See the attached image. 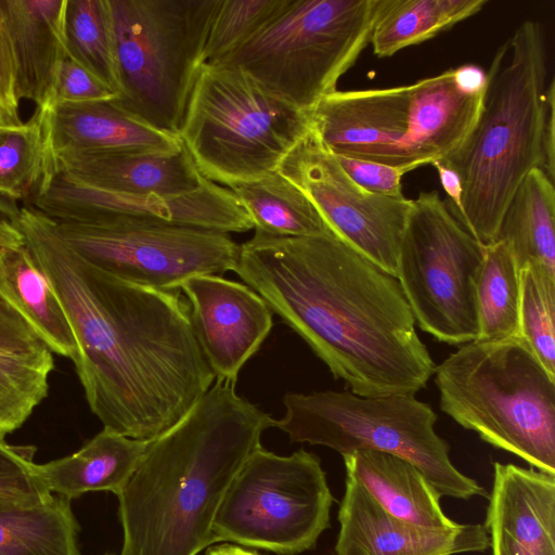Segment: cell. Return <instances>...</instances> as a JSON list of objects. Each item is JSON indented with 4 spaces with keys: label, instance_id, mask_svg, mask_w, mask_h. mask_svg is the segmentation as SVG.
<instances>
[{
    "label": "cell",
    "instance_id": "43",
    "mask_svg": "<svg viewBox=\"0 0 555 555\" xmlns=\"http://www.w3.org/2000/svg\"><path fill=\"white\" fill-rule=\"evenodd\" d=\"M454 76L462 90L470 94H483L487 85V72L480 66L465 64L454 68Z\"/></svg>",
    "mask_w": 555,
    "mask_h": 555
},
{
    "label": "cell",
    "instance_id": "1",
    "mask_svg": "<svg viewBox=\"0 0 555 555\" xmlns=\"http://www.w3.org/2000/svg\"><path fill=\"white\" fill-rule=\"evenodd\" d=\"M14 223L72 326L73 361L103 428L151 441L180 421L214 384L180 289L126 282L93 266L56 222L27 204Z\"/></svg>",
    "mask_w": 555,
    "mask_h": 555
},
{
    "label": "cell",
    "instance_id": "34",
    "mask_svg": "<svg viewBox=\"0 0 555 555\" xmlns=\"http://www.w3.org/2000/svg\"><path fill=\"white\" fill-rule=\"evenodd\" d=\"M287 0H221L204 49L205 63H216L256 35Z\"/></svg>",
    "mask_w": 555,
    "mask_h": 555
},
{
    "label": "cell",
    "instance_id": "5",
    "mask_svg": "<svg viewBox=\"0 0 555 555\" xmlns=\"http://www.w3.org/2000/svg\"><path fill=\"white\" fill-rule=\"evenodd\" d=\"M482 96L462 90L449 68L406 86L336 90L309 115L312 130L333 155L423 167L464 141Z\"/></svg>",
    "mask_w": 555,
    "mask_h": 555
},
{
    "label": "cell",
    "instance_id": "3",
    "mask_svg": "<svg viewBox=\"0 0 555 555\" xmlns=\"http://www.w3.org/2000/svg\"><path fill=\"white\" fill-rule=\"evenodd\" d=\"M275 421L215 379L193 408L151 440L117 495L119 555H197L215 543L221 502Z\"/></svg>",
    "mask_w": 555,
    "mask_h": 555
},
{
    "label": "cell",
    "instance_id": "19",
    "mask_svg": "<svg viewBox=\"0 0 555 555\" xmlns=\"http://www.w3.org/2000/svg\"><path fill=\"white\" fill-rule=\"evenodd\" d=\"M38 112L50 158L72 153H173L182 149L178 134L144 122L113 100L63 102Z\"/></svg>",
    "mask_w": 555,
    "mask_h": 555
},
{
    "label": "cell",
    "instance_id": "26",
    "mask_svg": "<svg viewBox=\"0 0 555 555\" xmlns=\"http://www.w3.org/2000/svg\"><path fill=\"white\" fill-rule=\"evenodd\" d=\"M230 190L255 231L286 237L333 234L308 196L279 171Z\"/></svg>",
    "mask_w": 555,
    "mask_h": 555
},
{
    "label": "cell",
    "instance_id": "25",
    "mask_svg": "<svg viewBox=\"0 0 555 555\" xmlns=\"http://www.w3.org/2000/svg\"><path fill=\"white\" fill-rule=\"evenodd\" d=\"M494 241L504 242L519 268L555 278V186L541 168L531 170L514 193Z\"/></svg>",
    "mask_w": 555,
    "mask_h": 555
},
{
    "label": "cell",
    "instance_id": "27",
    "mask_svg": "<svg viewBox=\"0 0 555 555\" xmlns=\"http://www.w3.org/2000/svg\"><path fill=\"white\" fill-rule=\"evenodd\" d=\"M70 501L0 511V555H81Z\"/></svg>",
    "mask_w": 555,
    "mask_h": 555
},
{
    "label": "cell",
    "instance_id": "22",
    "mask_svg": "<svg viewBox=\"0 0 555 555\" xmlns=\"http://www.w3.org/2000/svg\"><path fill=\"white\" fill-rule=\"evenodd\" d=\"M343 459L346 476L360 483L393 517L429 529H448L459 524L444 514L442 495L411 462L366 449L352 451Z\"/></svg>",
    "mask_w": 555,
    "mask_h": 555
},
{
    "label": "cell",
    "instance_id": "23",
    "mask_svg": "<svg viewBox=\"0 0 555 555\" xmlns=\"http://www.w3.org/2000/svg\"><path fill=\"white\" fill-rule=\"evenodd\" d=\"M150 441L129 438L103 428L78 451L43 464L35 472L47 489L76 499L91 491L116 496L139 465Z\"/></svg>",
    "mask_w": 555,
    "mask_h": 555
},
{
    "label": "cell",
    "instance_id": "42",
    "mask_svg": "<svg viewBox=\"0 0 555 555\" xmlns=\"http://www.w3.org/2000/svg\"><path fill=\"white\" fill-rule=\"evenodd\" d=\"M17 209L14 201L0 197V249L25 245L24 236L13 221Z\"/></svg>",
    "mask_w": 555,
    "mask_h": 555
},
{
    "label": "cell",
    "instance_id": "40",
    "mask_svg": "<svg viewBox=\"0 0 555 555\" xmlns=\"http://www.w3.org/2000/svg\"><path fill=\"white\" fill-rule=\"evenodd\" d=\"M546 177L555 179V81L551 79L545 90V115L542 134V167Z\"/></svg>",
    "mask_w": 555,
    "mask_h": 555
},
{
    "label": "cell",
    "instance_id": "36",
    "mask_svg": "<svg viewBox=\"0 0 555 555\" xmlns=\"http://www.w3.org/2000/svg\"><path fill=\"white\" fill-rule=\"evenodd\" d=\"M345 172L362 189L383 196L403 197L402 178L418 165L392 166L372 160L334 155Z\"/></svg>",
    "mask_w": 555,
    "mask_h": 555
},
{
    "label": "cell",
    "instance_id": "35",
    "mask_svg": "<svg viewBox=\"0 0 555 555\" xmlns=\"http://www.w3.org/2000/svg\"><path fill=\"white\" fill-rule=\"evenodd\" d=\"M36 447L0 440V511L47 503L52 494L35 472Z\"/></svg>",
    "mask_w": 555,
    "mask_h": 555
},
{
    "label": "cell",
    "instance_id": "28",
    "mask_svg": "<svg viewBox=\"0 0 555 555\" xmlns=\"http://www.w3.org/2000/svg\"><path fill=\"white\" fill-rule=\"evenodd\" d=\"M486 4V0H388L372 34L373 52L391 56L473 16Z\"/></svg>",
    "mask_w": 555,
    "mask_h": 555
},
{
    "label": "cell",
    "instance_id": "15",
    "mask_svg": "<svg viewBox=\"0 0 555 555\" xmlns=\"http://www.w3.org/2000/svg\"><path fill=\"white\" fill-rule=\"evenodd\" d=\"M30 199L33 207L57 222L130 219L228 234L254 229L234 193L205 178L196 190L183 194H120L88 186L49 169Z\"/></svg>",
    "mask_w": 555,
    "mask_h": 555
},
{
    "label": "cell",
    "instance_id": "14",
    "mask_svg": "<svg viewBox=\"0 0 555 555\" xmlns=\"http://www.w3.org/2000/svg\"><path fill=\"white\" fill-rule=\"evenodd\" d=\"M276 171L308 196L335 236L396 276L413 199L377 195L362 189L312 128Z\"/></svg>",
    "mask_w": 555,
    "mask_h": 555
},
{
    "label": "cell",
    "instance_id": "41",
    "mask_svg": "<svg viewBox=\"0 0 555 555\" xmlns=\"http://www.w3.org/2000/svg\"><path fill=\"white\" fill-rule=\"evenodd\" d=\"M431 166H434L437 170L440 183L448 195V198L451 201V205L448 206L451 215L456 219V221L463 227L464 224V209H463V188L461 183V179L457 173L443 164L441 160H435Z\"/></svg>",
    "mask_w": 555,
    "mask_h": 555
},
{
    "label": "cell",
    "instance_id": "9",
    "mask_svg": "<svg viewBox=\"0 0 555 555\" xmlns=\"http://www.w3.org/2000/svg\"><path fill=\"white\" fill-rule=\"evenodd\" d=\"M108 3L119 80L114 103L159 130L178 134L221 0Z\"/></svg>",
    "mask_w": 555,
    "mask_h": 555
},
{
    "label": "cell",
    "instance_id": "10",
    "mask_svg": "<svg viewBox=\"0 0 555 555\" xmlns=\"http://www.w3.org/2000/svg\"><path fill=\"white\" fill-rule=\"evenodd\" d=\"M285 414L275 427L293 442L335 450L341 456L366 449L402 457L415 465L441 495L468 500L486 490L461 473L450 447L435 430L437 414L411 395L362 397L351 391L287 393Z\"/></svg>",
    "mask_w": 555,
    "mask_h": 555
},
{
    "label": "cell",
    "instance_id": "31",
    "mask_svg": "<svg viewBox=\"0 0 555 555\" xmlns=\"http://www.w3.org/2000/svg\"><path fill=\"white\" fill-rule=\"evenodd\" d=\"M52 351L0 353V440L24 425L48 396Z\"/></svg>",
    "mask_w": 555,
    "mask_h": 555
},
{
    "label": "cell",
    "instance_id": "21",
    "mask_svg": "<svg viewBox=\"0 0 555 555\" xmlns=\"http://www.w3.org/2000/svg\"><path fill=\"white\" fill-rule=\"evenodd\" d=\"M66 0H0L17 72L20 100L43 111L51 104L59 72L66 59Z\"/></svg>",
    "mask_w": 555,
    "mask_h": 555
},
{
    "label": "cell",
    "instance_id": "37",
    "mask_svg": "<svg viewBox=\"0 0 555 555\" xmlns=\"http://www.w3.org/2000/svg\"><path fill=\"white\" fill-rule=\"evenodd\" d=\"M116 99V94L78 63L66 56L63 61L51 105L63 102H91Z\"/></svg>",
    "mask_w": 555,
    "mask_h": 555
},
{
    "label": "cell",
    "instance_id": "6",
    "mask_svg": "<svg viewBox=\"0 0 555 555\" xmlns=\"http://www.w3.org/2000/svg\"><path fill=\"white\" fill-rule=\"evenodd\" d=\"M434 377L459 425L555 475V377L519 336L461 345Z\"/></svg>",
    "mask_w": 555,
    "mask_h": 555
},
{
    "label": "cell",
    "instance_id": "39",
    "mask_svg": "<svg viewBox=\"0 0 555 555\" xmlns=\"http://www.w3.org/2000/svg\"><path fill=\"white\" fill-rule=\"evenodd\" d=\"M30 326L0 298V353L46 348Z\"/></svg>",
    "mask_w": 555,
    "mask_h": 555
},
{
    "label": "cell",
    "instance_id": "44",
    "mask_svg": "<svg viewBox=\"0 0 555 555\" xmlns=\"http://www.w3.org/2000/svg\"><path fill=\"white\" fill-rule=\"evenodd\" d=\"M205 555H258V554L247 551L240 546L222 544L220 546L209 547L206 551Z\"/></svg>",
    "mask_w": 555,
    "mask_h": 555
},
{
    "label": "cell",
    "instance_id": "2",
    "mask_svg": "<svg viewBox=\"0 0 555 555\" xmlns=\"http://www.w3.org/2000/svg\"><path fill=\"white\" fill-rule=\"evenodd\" d=\"M234 272L352 393L414 396L434 376L398 279L334 234L255 231Z\"/></svg>",
    "mask_w": 555,
    "mask_h": 555
},
{
    "label": "cell",
    "instance_id": "4",
    "mask_svg": "<svg viewBox=\"0 0 555 555\" xmlns=\"http://www.w3.org/2000/svg\"><path fill=\"white\" fill-rule=\"evenodd\" d=\"M546 48L535 21L522 22L496 50L479 115L464 141L443 159L461 179L463 228L492 243L514 193L542 167L547 87Z\"/></svg>",
    "mask_w": 555,
    "mask_h": 555
},
{
    "label": "cell",
    "instance_id": "13",
    "mask_svg": "<svg viewBox=\"0 0 555 555\" xmlns=\"http://www.w3.org/2000/svg\"><path fill=\"white\" fill-rule=\"evenodd\" d=\"M55 222L83 259L144 287L180 289L191 278L234 271L238 261L240 244L228 233L130 219Z\"/></svg>",
    "mask_w": 555,
    "mask_h": 555
},
{
    "label": "cell",
    "instance_id": "11",
    "mask_svg": "<svg viewBox=\"0 0 555 555\" xmlns=\"http://www.w3.org/2000/svg\"><path fill=\"white\" fill-rule=\"evenodd\" d=\"M334 502L320 459L304 449L278 455L261 444L231 482L212 526L214 541L280 555L313 548Z\"/></svg>",
    "mask_w": 555,
    "mask_h": 555
},
{
    "label": "cell",
    "instance_id": "29",
    "mask_svg": "<svg viewBox=\"0 0 555 555\" xmlns=\"http://www.w3.org/2000/svg\"><path fill=\"white\" fill-rule=\"evenodd\" d=\"M480 340L519 336L520 268L502 241L483 246L476 286Z\"/></svg>",
    "mask_w": 555,
    "mask_h": 555
},
{
    "label": "cell",
    "instance_id": "24",
    "mask_svg": "<svg viewBox=\"0 0 555 555\" xmlns=\"http://www.w3.org/2000/svg\"><path fill=\"white\" fill-rule=\"evenodd\" d=\"M0 298L59 356H77L66 313L26 245L0 249Z\"/></svg>",
    "mask_w": 555,
    "mask_h": 555
},
{
    "label": "cell",
    "instance_id": "7",
    "mask_svg": "<svg viewBox=\"0 0 555 555\" xmlns=\"http://www.w3.org/2000/svg\"><path fill=\"white\" fill-rule=\"evenodd\" d=\"M310 130L308 113L268 92L242 69L204 63L178 137L198 172L230 189L276 171Z\"/></svg>",
    "mask_w": 555,
    "mask_h": 555
},
{
    "label": "cell",
    "instance_id": "32",
    "mask_svg": "<svg viewBox=\"0 0 555 555\" xmlns=\"http://www.w3.org/2000/svg\"><path fill=\"white\" fill-rule=\"evenodd\" d=\"M49 152L38 111L26 122L0 125V197L31 198L49 167Z\"/></svg>",
    "mask_w": 555,
    "mask_h": 555
},
{
    "label": "cell",
    "instance_id": "8",
    "mask_svg": "<svg viewBox=\"0 0 555 555\" xmlns=\"http://www.w3.org/2000/svg\"><path fill=\"white\" fill-rule=\"evenodd\" d=\"M388 0H287L249 40L216 62L310 114L371 42Z\"/></svg>",
    "mask_w": 555,
    "mask_h": 555
},
{
    "label": "cell",
    "instance_id": "17",
    "mask_svg": "<svg viewBox=\"0 0 555 555\" xmlns=\"http://www.w3.org/2000/svg\"><path fill=\"white\" fill-rule=\"evenodd\" d=\"M337 518L335 555H459L489 548L483 525L429 529L404 521L388 514L349 476Z\"/></svg>",
    "mask_w": 555,
    "mask_h": 555
},
{
    "label": "cell",
    "instance_id": "33",
    "mask_svg": "<svg viewBox=\"0 0 555 555\" xmlns=\"http://www.w3.org/2000/svg\"><path fill=\"white\" fill-rule=\"evenodd\" d=\"M519 337L555 377V278L520 269Z\"/></svg>",
    "mask_w": 555,
    "mask_h": 555
},
{
    "label": "cell",
    "instance_id": "20",
    "mask_svg": "<svg viewBox=\"0 0 555 555\" xmlns=\"http://www.w3.org/2000/svg\"><path fill=\"white\" fill-rule=\"evenodd\" d=\"M48 169L120 194H183L196 190L204 179L183 145L173 153L63 154L51 157Z\"/></svg>",
    "mask_w": 555,
    "mask_h": 555
},
{
    "label": "cell",
    "instance_id": "38",
    "mask_svg": "<svg viewBox=\"0 0 555 555\" xmlns=\"http://www.w3.org/2000/svg\"><path fill=\"white\" fill-rule=\"evenodd\" d=\"M14 52L0 7V125L22 124Z\"/></svg>",
    "mask_w": 555,
    "mask_h": 555
},
{
    "label": "cell",
    "instance_id": "30",
    "mask_svg": "<svg viewBox=\"0 0 555 555\" xmlns=\"http://www.w3.org/2000/svg\"><path fill=\"white\" fill-rule=\"evenodd\" d=\"M64 41L67 56L117 98L119 80L108 0H66Z\"/></svg>",
    "mask_w": 555,
    "mask_h": 555
},
{
    "label": "cell",
    "instance_id": "18",
    "mask_svg": "<svg viewBox=\"0 0 555 555\" xmlns=\"http://www.w3.org/2000/svg\"><path fill=\"white\" fill-rule=\"evenodd\" d=\"M485 529L491 555H555V475L493 464Z\"/></svg>",
    "mask_w": 555,
    "mask_h": 555
},
{
    "label": "cell",
    "instance_id": "12",
    "mask_svg": "<svg viewBox=\"0 0 555 555\" xmlns=\"http://www.w3.org/2000/svg\"><path fill=\"white\" fill-rule=\"evenodd\" d=\"M482 259L483 246L437 191L413 199L396 278L422 331L453 346L478 338L476 286Z\"/></svg>",
    "mask_w": 555,
    "mask_h": 555
},
{
    "label": "cell",
    "instance_id": "16",
    "mask_svg": "<svg viewBox=\"0 0 555 555\" xmlns=\"http://www.w3.org/2000/svg\"><path fill=\"white\" fill-rule=\"evenodd\" d=\"M193 330L216 379L235 384L243 365L268 337L272 311L245 283L198 275L180 286Z\"/></svg>",
    "mask_w": 555,
    "mask_h": 555
}]
</instances>
